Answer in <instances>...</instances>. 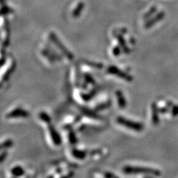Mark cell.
Wrapping results in <instances>:
<instances>
[{"instance_id":"8","label":"cell","mask_w":178,"mask_h":178,"mask_svg":"<svg viewBox=\"0 0 178 178\" xmlns=\"http://www.w3.org/2000/svg\"><path fill=\"white\" fill-rule=\"evenodd\" d=\"M39 119H40V120L43 122V123H48V124L51 123V119H50L49 116L46 115L44 112H40V114L39 115Z\"/></svg>"},{"instance_id":"7","label":"cell","mask_w":178,"mask_h":178,"mask_svg":"<svg viewBox=\"0 0 178 178\" xmlns=\"http://www.w3.org/2000/svg\"><path fill=\"white\" fill-rule=\"evenodd\" d=\"M13 140H11V139H7V140L2 141V142H0V151L10 148L13 146Z\"/></svg>"},{"instance_id":"5","label":"cell","mask_w":178,"mask_h":178,"mask_svg":"<svg viewBox=\"0 0 178 178\" xmlns=\"http://www.w3.org/2000/svg\"><path fill=\"white\" fill-rule=\"evenodd\" d=\"M124 171L125 173H129V174H133V173H152V174H157L158 175L159 173H157L158 171H155V170L152 169H141V168H132V167H128L125 168Z\"/></svg>"},{"instance_id":"2","label":"cell","mask_w":178,"mask_h":178,"mask_svg":"<svg viewBox=\"0 0 178 178\" xmlns=\"http://www.w3.org/2000/svg\"><path fill=\"white\" fill-rule=\"evenodd\" d=\"M48 140L54 146H59L61 144V138L57 130L54 127H49L48 129Z\"/></svg>"},{"instance_id":"6","label":"cell","mask_w":178,"mask_h":178,"mask_svg":"<svg viewBox=\"0 0 178 178\" xmlns=\"http://www.w3.org/2000/svg\"><path fill=\"white\" fill-rule=\"evenodd\" d=\"M71 157L76 160H82L86 158L87 152L85 150L71 149L70 152Z\"/></svg>"},{"instance_id":"3","label":"cell","mask_w":178,"mask_h":178,"mask_svg":"<svg viewBox=\"0 0 178 178\" xmlns=\"http://www.w3.org/2000/svg\"><path fill=\"white\" fill-rule=\"evenodd\" d=\"M9 178H23L27 177L26 171L21 166H14L11 167L8 172Z\"/></svg>"},{"instance_id":"1","label":"cell","mask_w":178,"mask_h":178,"mask_svg":"<svg viewBox=\"0 0 178 178\" xmlns=\"http://www.w3.org/2000/svg\"><path fill=\"white\" fill-rule=\"evenodd\" d=\"M30 116L29 112L25 108L21 107H16L10 110L5 115L7 119H19L28 118Z\"/></svg>"},{"instance_id":"4","label":"cell","mask_w":178,"mask_h":178,"mask_svg":"<svg viewBox=\"0 0 178 178\" xmlns=\"http://www.w3.org/2000/svg\"><path fill=\"white\" fill-rule=\"evenodd\" d=\"M117 123H119V124H122L124 126H126L128 128H130V129H134V130H140L142 129V126L140 124H137V123H132V122H130L129 120H126L124 118H121V117H118L117 119Z\"/></svg>"},{"instance_id":"10","label":"cell","mask_w":178,"mask_h":178,"mask_svg":"<svg viewBox=\"0 0 178 178\" xmlns=\"http://www.w3.org/2000/svg\"><path fill=\"white\" fill-rule=\"evenodd\" d=\"M46 178H54V176H51V175H50L49 177H46Z\"/></svg>"},{"instance_id":"9","label":"cell","mask_w":178,"mask_h":178,"mask_svg":"<svg viewBox=\"0 0 178 178\" xmlns=\"http://www.w3.org/2000/svg\"><path fill=\"white\" fill-rule=\"evenodd\" d=\"M7 152L5 151H0V163H2L4 161V160L7 157Z\"/></svg>"}]
</instances>
